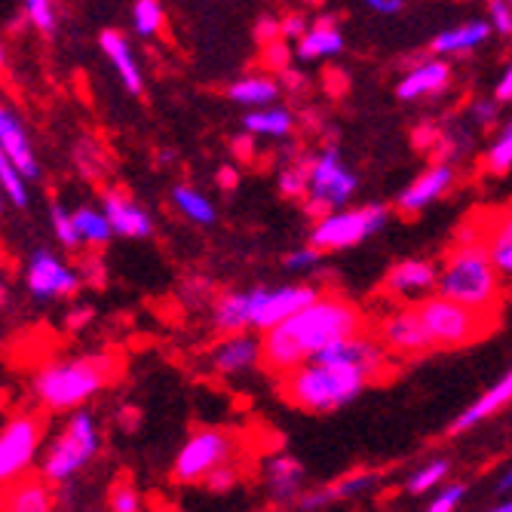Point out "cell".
<instances>
[{"instance_id": "cell-1", "label": "cell", "mask_w": 512, "mask_h": 512, "mask_svg": "<svg viewBox=\"0 0 512 512\" xmlns=\"http://www.w3.org/2000/svg\"><path fill=\"white\" fill-rule=\"evenodd\" d=\"M365 329L362 310L341 295H316L273 329L261 332V365L283 378L295 365L316 359L325 347Z\"/></svg>"}, {"instance_id": "cell-2", "label": "cell", "mask_w": 512, "mask_h": 512, "mask_svg": "<svg viewBox=\"0 0 512 512\" xmlns=\"http://www.w3.org/2000/svg\"><path fill=\"white\" fill-rule=\"evenodd\" d=\"M117 378V359L111 353L99 356H65L34 371L31 393L46 414H68L96 399Z\"/></svg>"}, {"instance_id": "cell-3", "label": "cell", "mask_w": 512, "mask_h": 512, "mask_svg": "<svg viewBox=\"0 0 512 512\" xmlns=\"http://www.w3.org/2000/svg\"><path fill=\"white\" fill-rule=\"evenodd\" d=\"M436 292L479 313H491L500 304L503 276L491 261L485 240H463L451 249L439 270Z\"/></svg>"}, {"instance_id": "cell-4", "label": "cell", "mask_w": 512, "mask_h": 512, "mask_svg": "<svg viewBox=\"0 0 512 512\" xmlns=\"http://www.w3.org/2000/svg\"><path fill=\"white\" fill-rule=\"evenodd\" d=\"M368 384L371 381L350 365L310 359L283 375V396L310 414H329L359 399Z\"/></svg>"}, {"instance_id": "cell-5", "label": "cell", "mask_w": 512, "mask_h": 512, "mask_svg": "<svg viewBox=\"0 0 512 512\" xmlns=\"http://www.w3.org/2000/svg\"><path fill=\"white\" fill-rule=\"evenodd\" d=\"M99 448H102V436L96 417L86 408L68 411L59 433L40 451L37 473L53 485H68L89 467V460L99 454Z\"/></svg>"}, {"instance_id": "cell-6", "label": "cell", "mask_w": 512, "mask_h": 512, "mask_svg": "<svg viewBox=\"0 0 512 512\" xmlns=\"http://www.w3.org/2000/svg\"><path fill=\"white\" fill-rule=\"evenodd\" d=\"M414 310L424 322V332H427L433 350L467 347L488 332V313H479L467 304H457L445 295L414 301Z\"/></svg>"}, {"instance_id": "cell-7", "label": "cell", "mask_w": 512, "mask_h": 512, "mask_svg": "<svg viewBox=\"0 0 512 512\" xmlns=\"http://www.w3.org/2000/svg\"><path fill=\"white\" fill-rule=\"evenodd\" d=\"M387 221H390V209L381 203L353 206V209L341 206L325 212L316 221V227L310 230V246H316L319 252H344L381 234Z\"/></svg>"}, {"instance_id": "cell-8", "label": "cell", "mask_w": 512, "mask_h": 512, "mask_svg": "<svg viewBox=\"0 0 512 512\" xmlns=\"http://www.w3.org/2000/svg\"><path fill=\"white\" fill-rule=\"evenodd\" d=\"M46 417L40 411H16L0 427V488L28 476L43 451Z\"/></svg>"}, {"instance_id": "cell-9", "label": "cell", "mask_w": 512, "mask_h": 512, "mask_svg": "<svg viewBox=\"0 0 512 512\" xmlns=\"http://www.w3.org/2000/svg\"><path fill=\"white\" fill-rule=\"evenodd\" d=\"M237 454H240V439L234 433L215 427L194 430L175 454L172 479L178 485H200L212 470L224 467V463H234Z\"/></svg>"}, {"instance_id": "cell-10", "label": "cell", "mask_w": 512, "mask_h": 512, "mask_svg": "<svg viewBox=\"0 0 512 512\" xmlns=\"http://www.w3.org/2000/svg\"><path fill=\"white\" fill-rule=\"evenodd\" d=\"M359 188L356 172L341 160L335 148L322 151L307 163V200L319 212H332L341 209L353 200Z\"/></svg>"}, {"instance_id": "cell-11", "label": "cell", "mask_w": 512, "mask_h": 512, "mask_svg": "<svg viewBox=\"0 0 512 512\" xmlns=\"http://www.w3.org/2000/svg\"><path fill=\"white\" fill-rule=\"evenodd\" d=\"M316 295H319V289L304 286V283H292V286H255V289H246V301H249V329H255V332L273 329V325H279L283 319H289L292 313H298L301 307H307Z\"/></svg>"}, {"instance_id": "cell-12", "label": "cell", "mask_w": 512, "mask_h": 512, "mask_svg": "<svg viewBox=\"0 0 512 512\" xmlns=\"http://www.w3.org/2000/svg\"><path fill=\"white\" fill-rule=\"evenodd\" d=\"M316 362H332V365H350L356 368L359 375H365L368 381H381L390 375V365H393V353L384 347V341L378 335H347L335 344L325 347Z\"/></svg>"}, {"instance_id": "cell-13", "label": "cell", "mask_w": 512, "mask_h": 512, "mask_svg": "<svg viewBox=\"0 0 512 512\" xmlns=\"http://www.w3.org/2000/svg\"><path fill=\"white\" fill-rule=\"evenodd\" d=\"M25 283L37 301H53V298H71L80 289V276L59 255L37 249L25 264Z\"/></svg>"}, {"instance_id": "cell-14", "label": "cell", "mask_w": 512, "mask_h": 512, "mask_svg": "<svg viewBox=\"0 0 512 512\" xmlns=\"http://www.w3.org/2000/svg\"><path fill=\"white\" fill-rule=\"evenodd\" d=\"M378 338L384 341V347L393 356H421L430 353L433 344L424 332V322L417 316L414 304L393 310L390 316H384V322L378 325Z\"/></svg>"}, {"instance_id": "cell-15", "label": "cell", "mask_w": 512, "mask_h": 512, "mask_svg": "<svg viewBox=\"0 0 512 512\" xmlns=\"http://www.w3.org/2000/svg\"><path fill=\"white\" fill-rule=\"evenodd\" d=\"M454 181H457V172L451 163H433L430 169H424L421 175H417L408 188L396 197V212L402 215H417V212H424L430 209L436 200H442L451 188H454Z\"/></svg>"}, {"instance_id": "cell-16", "label": "cell", "mask_w": 512, "mask_h": 512, "mask_svg": "<svg viewBox=\"0 0 512 512\" xmlns=\"http://www.w3.org/2000/svg\"><path fill=\"white\" fill-rule=\"evenodd\" d=\"M439 267L424 258H405L396 261L387 276H384V289L390 295H399L402 301H421V295H430L436 289Z\"/></svg>"}, {"instance_id": "cell-17", "label": "cell", "mask_w": 512, "mask_h": 512, "mask_svg": "<svg viewBox=\"0 0 512 512\" xmlns=\"http://www.w3.org/2000/svg\"><path fill=\"white\" fill-rule=\"evenodd\" d=\"M0 512H56L53 482L40 473H28L0 488Z\"/></svg>"}, {"instance_id": "cell-18", "label": "cell", "mask_w": 512, "mask_h": 512, "mask_svg": "<svg viewBox=\"0 0 512 512\" xmlns=\"http://www.w3.org/2000/svg\"><path fill=\"white\" fill-rule=\"evenodd\" d=\"M102 209L114 227L117 237H129V240H142L154 234V218L145 206H138L129 194L111 188L102 194Z\"/></svg>"}, {"instance_id": "cell-19", "label": "cell", "mask_w": 512, "mask_h": 512, "mask_svg": "<svg viewBox=\"0 0 512 512\" xmlns=\"http://www.w3.org/2000/svg\"><path fill=\"white\" fill-rule=\"evenodd\" d=\"M258 365H261V341L252 338L249 332L224 335L212 347V368H215V375L234 378V375H246V371H252Z\"/></svg>"}, {"instance_id": "cell-20", "label": "cell", "mask_w": 512, "mask_h": 512, "mask_svg": "<svg viewBox=\"0 0 512 512\" xmlns=\"http://www.w3.org/2000/svg\"><path fill=\"white\" fill-rule=\"evenodd\" d=\"M448 83H451V65L445 59H430V62H421L417 68H411L399 80L396 96L402 102H421L430 96H442Z\"/></svg>"}, {"instance_id": "cell-21", "label": "cell", "mask_w": 512, "mask_h": 512, "mask_svg": "<svg viewBox=\"0 0 512 512\" xmlns=\"http://www.w3.org/2000/svg\"><path fill=\"white\" fill-rule=\"evenodd\" d=\"M0 148H4V154L19 166V172L28 181L40 178V163H37V154L31 148V138L22 126V120L4 105H0Z\"/></svg>"}, {"instance_id": "cell-22", "label": "cell", "mask_w": 512, "mask_h": 512, "mask_svg": "<svg viewBox=\"0 0 512 512\" xmlns=\"http://www.w3.org/2000/svg\"><path fill=\"white\" fill-rule=\"evenodd\" d=\"M99 50L105 53V59L117 71L123 89L132 92V96H142V92H145V77H142V68H138V62H135V56L129 50V40L120 31L108 28V31L99 34Z\"/></svg>"}, {"instance_id": "cell-23", "label": "cell", "mask_w": 512, "mask_h": 512, "mask_svg": "<svg viewBox=\"0 0 512 512\" xmlns=\"http://www.w3.org/2000/svg\"><path fill=\"white\" fill-rule=\"evenodd\" d=\"M381 482V470H368V473H350L347 479L329 485V488H319V491H310V494H298L295 497V506L298 512H319L325 506H332L335 500H344V497H353V494H362L368 488H375Z\"/></svg>"}, {"instance_id": "cell-24", "label": "cell", "mask_w": 512, "mask_h": 512, "mask_svg": "<svg viewBox=\"0 0 512 512\" xmlns=\"http://www.w3.org/2000/svg\"><path fill=\"white\" fill-rule=\"evenodd\" d=\"M512 402V368L506 371V375L491 387V390H485L470 408H463L460 411V417L451 424V433H467V430H473V427H479L482 421H488V417H494L500 408H506Z\"/></svg>"}, {"instance_id": "cell-25", "label": "cell", "mask_w": 512, "mask_h": 512, "mask_svg": "<svg viewBox=\"0 0 512 512\" xmlns=\"http://www.w3.org/2000/svg\"><path fill=\"white\" fill-rule=\"evenodd\" d=\"M264 482L273 500H295L304 485V467L292 454H273L264 463Z\"/></svg>"}, {"instance_id": "cell-26", "label": "cell", "mask_w": 512, "mask_h": 512, "mask_svg": "<svg viewBox=\"0 0 512 512\" xmlns=\"http://www.w3.org/2000/svg\"><path fill=\"white\" fill-rule=\"evenodd\" d=\"M491 22L488 19H473V22H463V25H454L448 31H442L436 40H433V53L439 56H463V53H473L479 46L491 37Z\"/></svg>"}, {"instance_id": "cell-27", "label": "cell", "mask_w": 512, "mask_h": 512, "mask_svg": "<svg viewBox=\"0 0 512 512\" xmlns=\"http://www.w3.org/2000/svg\"><path fill=\"white\" fill-rule=\"evenodd\" d=\"M212 325L224 335L234 332H246L249 329V301H246V289L240 292H224L215 307H212Z\"/></svg>"}, {"instance_id": "cell-28", "label": "cell", "mask_w": 512, "mask_h": 512, "mask_svg": "<svg viewBox=\"0 0 512 512\" xmlns=\"http://www.w3.org/2000/svg\"><path fill=\"white\" fill-rule=\"evenodd\" d=\"M227 99L243 105V108H267V105H273L279 99V83L273 77L252 74V77H243V80H237L234 86H230Z\"/></svg>"}, {"instance_id": "cell-29", "label": "cell", "mask_w": 512, "mask_h": 512, "mask_svg": "<svg viewBox=\"0 0 512 512\" xmlns=\"http://www.w3.org/2000/svg\"><path fill=\"white\" fill-rule=\"evenodd\" d=\"M344 50V34L332 25H316L298 40V59L316 62V59H332Z\"/></svg>"}, {"instance_id": "cell-30", "label": "cell", "mask_w": 512, "mask_h": 512, "mask_svg": "<svg viewBox=\"0 0 512 512\" xmlns=\"http://www.w3.org/2000/svg\"><path fill=\"white\" fill-rule=\"evenodd\" d=\"M74 215V230H77V240L80 246H105L114 237V227L105 215V209L99 206H80L71 212Z\"/></svg>"}, {"instance_id": "cell-31", "label": "cell", "mask_w": 512, "mask_h": 512, "mask_svg": "<svg viewBox=\"0 0 512 512\" xmlns=\"http://www.w3.org/2000/svg\"><path fill=\"white\" fill-rule=\"evenodd\" d=\"M243 126H246V132L261 135V138H286L292 132V126H295V117L286 108L267 105V108L249 111L243 117Z\"/></svg>"}, {"instance_id": "cell-32", "label": "cell", "mask_w": 512, "mask_h": 512, "mask_svg": "<svg viewBox=\"0 0 512 512\" xmlns=\"http://www.w3.org/2000/svg\"><path fill=\"white\" fill-rule=\"evenodd\" d=\"M485 246H488V255L497 264L500 276L512 283V212H506L494 221V227L485 237Z\"/></svg>"}, {"instance_id": "cell-33", "label": "cell", "mask_w": 512, "mask_h": 512, "mask_svg": "<svg viewBox=\"0 0 512 512\" xmlns=\"http://www.w3.org/2000/svg\"><path fill=\"white\" fill-rule=\"evenodd\" d=\"M172 203L175 209L194 221V224H212L215 221V206L206 194H200L197 188H188V184H178V188L172 191Z\"/></svg>"}, {"instance_id": "cell-34", "label": "cell", "mask_w": 512, "mask_h": 512, "mask_svg": "<svg viewBox=\"0 0 512 512\" xmlns=\"http://www.w3.org/2000/svg\"><path fill=\"white\" fill-rule=\"evenodd\" d=\"M0 191L7 194V200L19 209L28 206V178L19 172V166L4 154V148H0Z\"/></svg>"}, {"instance_id": "cell-35", "label": "cell", "mask_w": 512, "mask_h": 512, "mask_svg": "<svg viewBox=\"0 0 512 512\" xmlns=\"http://www.w3.org/2000/svg\"><path fill=\"white\" fill-rule=\"evenodd\" d=\"M132 28L138 37H157L163 28V7L160 0H135L132 4Z\"/></svg>"}, {"instance_id": "cell-36", "label": "cell", "mask_w": 512, "mask_h": 512, "mask_svg": "<svg viewBox=\"0 0 512 512\" xmlns=\"http://www.w3.org/2000/svg\"><path fill=\"white\" fill-rule=\"evenodd\" d=\"M485 166L494 172V175H503L512 169V123L500 129V135L488 145L485 151Z\"/></svg>"}, {"instance_id": "cell-37", "label": "cell", "mask_w": 512, "mask_h": 512, "mask_svg": "<svg viewBox=\"0 0 512 512\" xmlns=\"http://www.w3.org/2000/svg\"><path fill=\"white\" fill-rule=\"evenodd\" d=\"M22 10L40 34H56V0H22Z\"/></svg>"}, {"instance_id": "cell-38", "label": "cell", "mask_w": 512, "mask_h": 512, "mask_svg": "<svg viewBox=\"0 0 512 512\" xmlns=\"http://www.w3.org/2000/svg\"><path fill=\"white\" fill-rule=\"evenodd\" d=\"M448 476V460H433L427 463V467L414 470V476L408 479V491L411 494H427L433 488H439Z\"/></svg>"}, {"instance_id": "cell-39", "label": "cell", "mask_w": 512, "mask_h": 512, "mask_svg": "<svg viewBox=\"0 0 512 512\" xmlns=\"http://www.w3.org/2000/svg\"><path fill=\"white\" fill-rule=\"evenodd\" d=\"M108 512H142V494L129 479H117L108 491Z\"/></svg>"}, {"instance_id": "cell-40", "label": "cell", "mask_w": 512, "mask_h": 512, "mask_svg": "<svg viewBox=\"0 0 512 512\" xmlns=\"http://www.w3.org/2000/svg\"><path fill=\"white\" fill-rule=\"evenodd\" d=\"M50 218H53V234L62 246L68 249H80V240H77V230H74V215L65 209V206H53L50 209Z\"/></svg>"}, {"instance_id": "cell-41", "label": "cell", "mask_w": 512, "mask_h": 512, "mask_svg": "<svg viewBox=\"0 0 512 512\" xmlns=\"http://www.w3.org/2000/svg\"><path fill=\"white\" fill-rule=\"evenodd\" d=\"M200 485H206V488L215 491V494H227V491H234V488L240 485V470L234 467V463H224V467L212 470Z\"/></svg>"}, {"instance_id": "cell-42", "label": "cell", "mask_w": 512, "mask_h": 512, "mask_svg": "<svg viewBox=\"0 0 512 512\" xmlns=\"http://www.w3.org/2000/svg\"><path fill=\"white\" fill-rule=\"evenodd\" d=\"M279 191L286 197H307V163L279 172Z\"/></svg>"}, {"instance_id": "cell-43", "label": "cell", "mask_w": 512, "mask_h": 512, "mask_svg": "<svg viewBox=\"0 0 512 512\" xmlns=\"http://www.w3.org/2000/svg\"><path fill=\"white\" fill-rule=\"evenodd\" d=\"M319 261H322V252L316 249V246H304V249H292L289 255H286V267L292 270V273H307V270H313V267H319Z\"/></svg>"}, {"instance_id": "cell-44", "label": "cell", "mask_w": 512, "mask_h": 512, "mask_svg": "<svg viewBox=\"0 0 512 512\" xmlns=\"http://www.w3.org/2000/svg\"><path fill=\"white\" fill-rule=\"evenodd\" d=\"M488 22H491V31H497L503 37H512V4H509V0H491Z\"/></svg>"}, {"instance_id": "cell-45", "label": "cell", "mask_w": 512, "mask_h": 512, "mask_svg": "<svg viewBox=\"0 0 512 512\" xmlns=\"http://www.w3.org/2000/svg\"><path fill=\"white\" fill-rule=\"evenodd\" d=\"M497 114H500V102L497 99H476L473 105H470V117H473V123L476 126H494L497 123Z\"/></svg>"}, {"instance_id": "cell-46", "label": "cell", "mask_w": 512, "mask_h": 512, "mask_svg": "<svg viewBox=\"0 0 512 512\" xmlns=\"http://www.w3.org/2000/svg\"><path fill=\"white\" fill-rule=\"evenodd\" d=\"M460 497H463V485H448L445 491H439V497L430 503L427 512H454L457 503H460Z\"/></svg>"}, {"instance_id": "cell-47", "label": "cell", "mask_w": 512, "mask_h": 512, "mask_svg": "<svg viewBox=\"0 0 512 512\" xmlns=\"http://www.w3.org/2000/svg\"><path fill=\"white\" fill-rule=\"evenodd\" d=\"M494 99L497 102H512V59H509V65L503 68V74H500V80L494 86Z\"/></svg>"}, {"instance_id": "cell-48", "label": "cell", "mask_w": 512, "mask_h": 512, "mask_svg": "<svg viewBox=\"0 0 512 512\" xmlns=\"http://www.w3.org/2000/svg\"><path fill=\"white\" fill-rule=\"evenodd\" d=\"M365 7L378 16H396L405 7V0H365Z\"/></svg>"}, {"instance_id": "cell-49", "label": "cell", "mask_w": 512, "mask_h": 512, "mask_svg": "<svg viewBox=\"0 0 512 512\" xmlns=\"http://www.w3.org/2000/svg\"><path fill=\"white\" fill-rule=\"evenodd\" d=\"M307 31H310V28H307V22H304L301 16H289V19L283 22V28H279V34H283L286 40H301Z\"/></svg>"}, {"instance_id": "cell-50", "label": "cell", "mask_w": 512, "mask_h": 512, "mask_svg": "<svg viewBox=\"0 0 512 512\" xmlns=\"http://www.w3.org/2000/svg\"><path fill=\"white\" fill-rule=\"evenodd\" d=\"M89 316H92V310H89V307H77L74 313H68V329H83Z\"/></svg>"}, {"instance_id": "cell-51", "label": "cell", "mask_w": 512, "mask_h": 512, "mask_svg": "<svg viewBox=\"0 0 512 512\" xmlns=\"http://www.w3.org/2000/svg\"><path fill=\"white\" fill-rule=\"evenodd\" d=\"M270 53H273L270 59H273L279 68H286V46H283V43H273V46H270Z\"/></svg>"}, {"instance_id": "cell-52", "label": "cell", "mask_w": 512, "mask_h": 512, "mask_svg": "<svg viewBox=\"0 0 512 512\" xmlns=\"http://www.w3.org/2000/svg\"><path fill=\"white\" fill-rule=\"evenodd\" d=\"M497 491H512V470L503 473V479L497 482Z\"/></svg>"}, {"instance_id": "cell-53", "label": "cell", "mask_w": 512, "mask_h": 512, "mask_svg": "<svg viewBox=\"0 0 512 512\" xmlns=\"http://www.w3.org/2000/svg\"><path fill=\"white\" fill-rule=\"evenodd\" d=\"M221 184H224V188H234V169H224L221 172Z\"/></svg>"}, {"instance_id": "cell-54", "label": "cell", "mask_w": 512, "mask_h": 512, "mask_svg": "<svg viewBox=\"0 0 512 512\" xmlns=\"http://www.w3.org/2000/svg\"><path fill=\"white\" fill-rule=\"evenodd\" d=\"M7 68V46H4V40H0V71Z\"/></svg>"}, {"instance_id": "cell-55", "label": "cell", "mask_w": 512, "mask_h": 512, "mask_svg": "<svg viewBox=\"0 0 512 512\" xmlns=\"http://www.w3.org/2000/svg\"><path fill=\"white\" fill-rule=\"evenodd\" d=\"M488 512H512V500H509V503H497V506L488 509Z\"/></svg>"}, {"instance_id": "cell-56", "label": "cell", "mask_w": 512, "mask_h": 512, "mask_svg": "<svg viewBox=\"0 0 512 512\" xmlns=\"http://www.w3.org/2000/svg\"><path fill=\"white\" fill-rule=\"evenodd\" d=\"M4 200H7V194H4V191H0V215H4Z\"/></svg>"}, {"instance_id": "cell-57", "label": "cell", "mask_w": 512, "mask_h": 512, "mask_svg": "<svg viewBox=\"0 0 512 512\" xmlns=\"http://www.w3.org/2000/svg\"><path fill=\"white\" fill-rule=\"evenodd\" d=\"M509 4H512V0H509Z\"/></svg>"}]
</instances>
